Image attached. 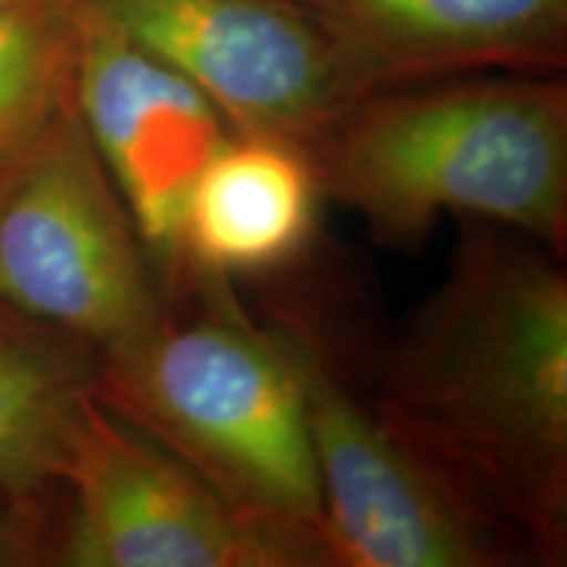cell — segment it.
Returning <instances> with one entry per match:
<instances>
[{"label": "cell", "mask_w": 567, "mask_h": 567, "mask_svg": "<svg viewBox=\"0 0 567 567\" xmlns=\"http://www.w3.org/2000/svg\"><path fill=\"white\" fill-rule=\"evenodd\" d=\"M363 95L484 69L555 71L567 0H295Z\"/></svg>", "instance_id": "9"}, {"label": "cell", "mask_w": 567, "mask_h": 567, "mask_svg": "<svg viewBox=\"0 0 567 567\" xmlns=\"http://www.w3.org/2000/svg\"><path fill=\"white\" fill-rule=\"evenodd\" d=\"M295 368L323 499L326 559L337 567H505L530 563L396 439L331 371L316 337L271 326Z\"/></svg>", "instance_id": "5"}, {"label": "cell", "mask_w": 567, "mask_h": 567, "mask_svg": "<svg viewBox=\"0 0 567 567\" xmlns=\"http://www.w3.org/2000/svg\"><path fill=\"white\" fill-rule=\"evenodd\" d=\"M179 71L234 134L313 158L363 90L323 27L295 0H80Z\"/></svg>", "instance_id": "7"}, {"label": "cell", "mask_w": 567, "mask_h": 567, "mask_svg": "<svg viewBox=\"0 0 567 567\" xmlns=\"http://www.w3.org/2000/svg\"><path fill=\"white\" fill-rule=\"evenodd\" d=\"M74 0L0 9V168L19 158L71 103Z\"/></svg>", "instance_id": "12"}, {"label": "cell", "mask_w": 567, "mask_h": 567, "mask_svg": "<svg viewBox=\"0 0 567 567\" xmlns=\"http://www.w3.org/2000/svg\"><path fill=\"white\" fill-rule=\"evenodd\" d=\"M71 95L155 271L184 276L182 224L195 182L231 137L229 124L179 71L74 0Z\"/></svg>", "instance_id": "8"}, {"label": "cell", "mask_w": 567, "mask_h": 567, "mask_svg": "<svg viewBox=\"0 0 567 567\" xmlns=\"http://www.w3.org/2000/svg\"><path fill=\"white\" fill-rule=\"evenodd\" d=\"M0 302L101 352L137 337L168 305L74 95L0 168Z\"/></svg>", "instance_id": "4"}, {"label": "cell", "mask_w": 567, "mask_h": 567, "mask_svg": "<svg viewBox=\"0 0 567 567\" xmlns=\"http://www.w3.org/2000/svg\"><path fill=\"white\" fill-rule=\"evenodd\" d=\"M95 394L213 492L326 559L323 499L295 368L271 329L172 305L101 352Z\"/></svg>", "instance_id": "3"}, {"label": "cell", "mask_w": 567, "mask_h": 567, "mask_svg": "<svg viewBox=\"0 0 567 567\" xmlns=\"http://www.w3.org/2000/svg\"><path fill=\"white\" fill-rule=\"evenodd\" d=\"M13 3H24V0H0V9H6V6H13Z\"/></svg>", "instance_id": "14"}, {"label": "cell", "mask_w": 567, "mask_h": 567, "mask_svg": "<svg viewBox=\"0 0 567 567\" xmlns=\"http://www.w3.org/2000/svg\"><path fill=\"white\" fill-rule=\"evenodd\" d=\"M101 350L0 302V492L32 505L61 486L76 415L95 392Z\"/></svg>", "instance_id": "11"}, {"label": "cell", "mask_w": 567, "mask_h": 567, "mask_svg": "<svg viewBox=\"0 0 567 567\" xmlns=\"http://www.w3.org/2000/svg\"><path fill=\"white\" fill-rule=\"evenodd\" d=\"M318 200L321 187L302 147L231 132L184 210V271L224 279L281 268L310 243Z\"/></svg>", "instance_id": "10"}, {"label": "cell", "mask_w": 567, "mask_h": 567, "mask_svg": "<svg viewBox=\"0 0 567 567\" xmlns=\"http://www.w3.org/2000/svg\"><path fill=\"white\" fill-rule=\"evenodd\" d=\"M373 413L526 549L567 557L563 258L473 221L379 368Z\"/></svg>", "instance_id": "1"}, {"label": "cell", "mask_w": 567, "mask_h": 567, "mask_svg": "<svg viewBox=\"0 0 567 567\" xmlns=\"http://www.w3.org/2000/svg\"><path fill=\"white\" fill-rule=\"evenodd\" d=\"M321 197L379 243L417 247L444 216L567 245V92L557 80H457L365 95L313 153Z\"/></svg>", "instance_id": "2"}, {"label": "cell", "mask_w": 567, "mask_h": 567, "mask_svg": "<svg viewBox=\"0 0 567 567\" xmlns=\"http://www.w3.org/2000/svg\"><path fill=\"white\" fill-rule=\"evenodd\" d=\"M24 530L0 520V565L17 563V557L24 555Z\"/></svg>", "instance_id": "13"}, {"label": "cell", "mask_w": 567, "mask_h": 567, "mask_svg": "<svg viewBox=\"0 0 567 567\" xmlns=\"http://www.w3.org/2000/svg\"><path fill=\"white\" fill-rule=\"evenodd\" d=\"M61 486L69 567H313L308 544L255 520L97 396L71 431Z\"/></svg>", "instance_id": "6"}]
</instances>
